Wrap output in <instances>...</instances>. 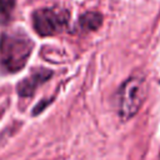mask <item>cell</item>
<instances>
[{
    "label": "cell",
    "instance_id": "1",
    "mask_svg": "<svg viewBox=\"0 0 160 160\" xmlns=\"http://www.w3.org/2000/svg\"><path fill=\"white\" fill-rule=\"evenodd\" d=\"M34 48L32 40L21 30L2 32L0 35V69L5 72L21 70Z\"/></svg>",
    "mask_w": 160,
    "mask_h": 160
},
{
    "label": "cell",
    "instance_id": "4",
    "mask_svg": "<svg viewBox=\"0 0 160 160\" xmlns=\"http://www.w3.org/2000/svg\"><path fill=\"white\" fill-rule=\"evenodd\" d=\"M52 76V71L45 68H40V69H35L29 76H26L25 79H22L18 86V94L21 98H30L35 94L36 89L42 85L44 82H46Z\"/></svg>",
    "mask_w": 160,
    "mask_h": 160
},
{
    "label": "cell",
    "instance_id": "6",
    "mask_svg": "<svg viewBox=\"0 0 160 160\" xmlns=\"http://www.w3.org/2000/svg\"><path fill=\"white\" fill-rule=\"evenodd\" d=\"M15 8V0H0V22L6 24Z\"/></svg>",
    "mask_w": 160,
    "mask_h": 160
},
{
    "label": "cell",
    "instance_id": "5",
    "mask_svg": "<svg viewBox=\"0 0 160 160\" xmlns=\"http://www.w3.org/2000/svg\"><path fill=\"white\" fill-rule=\"evenodd\" d=\"M102 24V15L96 11H88L80 15L78 20V29L80 31L88 32V31H95L98 30Z\"/></svg>",
    "mask_w": 160,
    "mask_h": 160
},
{
    "label": "cell",
    "instance_id": "3",
    "mask_svg": "<svg viewBox=\"0 0 160 160\" xmlns=\"http://www.w3.org/2000/svg\"><path fill=\"white\" fill-rule=\"evenodd\" d=\"M70 12L62 8H42L32 12V28L40 36L61 32L69 24Z\"/></svg>",
    "mask_w": 160,
    "mask_h": 160
},
{
    "label": "cell",
    "instance_id": "2",
    "mask_svg": "<svg viewBox=\"0 0 160 160\" xmlns=\"http://www.w3.org/2000/svg\"><path fill=\"white\" fill-rule=\"evenodd\" d=\"M146 98V80L142 75L128 78L116 92V109L122 120H129L138 114Z\"/></svg>",
    "mask_w": 160,
    "mask_h": 160
}]
</instances>
